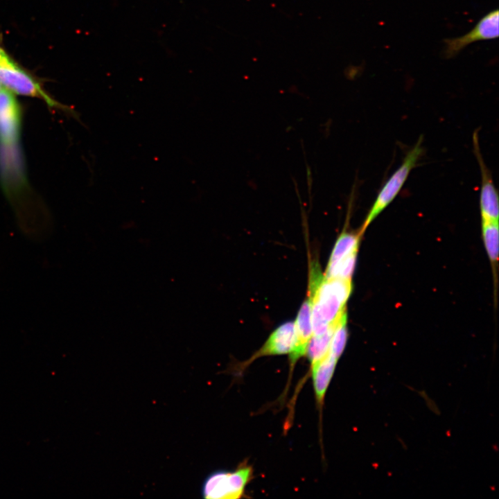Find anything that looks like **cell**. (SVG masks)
<instances>
[{
    "mask_svg": "<svg viewBox=\"0 0 499 499\" xmlns=\"http://www.w3.org/2000/svg\"><path fill=\"white\" fill-rule=\"evenodd\" d=\"M21 110L17 99L0 96V182L18 209L30 195L20 145Z\"/></svg>",
    "mask_w": 499,
    "mask_h": 499,
    "instance_id": "6da1fadb",
    "label": "cell"
},
{
    "mask_svg": "<svg viewBox=\"0 0 499 499\" xmlns=\"http://www.w3.org/2000/svg\"><path fill=\"white\" fill-rule=\"evenodd\" d=\"M352 291L351 279H327L310 274L308 292L312 295L313 335L324 333L329 325L345 311V305Z\"/></svg>",
    "mask_w": 499,
    "mask_h": 499,
    "instance_id": "7a4b0ae2",
    "label": "cell"
},
{
    "mask_svg": "<svg viewBox=\"0 0 499 499\" xmlns=\"http://www.w3.org/2000/svg\"><path fill=\"white\" fill-rule=\"evenodd\" d=\"M422 141V138L419 139L417 143L408 152L401 165L379 190L361 227L360 234L365 231L369 224L396 198L402 189L410 172L416 166L423 154Z\"/></svg>",
    "mask_w": 499,
    "mask_h": 499,
    "instance_id": "3957f363",
    "label": "cell"
},
{
    "mask_svg": "<svg viewBox=\"0 0 499 499\" xmlns=\"http://www.w3.org/2000/svg\"><path fill=\"white\" fill-rule=\"evenodd\" d=\"M252 468L248 465L241 466L232 471H215L204 479L202 495L206 499L241 498L246 485L252 478Z\"/></svg>",
    "mask_w": 499,
    "mask_h": 499,
    "instance_id": "277c9868",
    "label": "cell"
},
{
    "mask_svg": "<svg viewBox=\"0 0 499 499\" xmlns=\"http://www.w3.org/2000/svg\"><path fill=\"white\" fill-rule=\"evenodd\" d=\"M0 85L14 95L37 98L51 107H62L44 90L30 73L10 58L0 60Z\"/></svg>",
    "mask_w": 499,
    "mask_h": 499,
    "instance_id": "5b68a950",
    "label": "cell"
},
{
    "mask_svg": "<svg viewBox=\"0 0 499 499\" xmlns=\"http://www.w3.org/2000/svg\"><path fill=\"white\" fill-rule=\"evenodd\" d=\"M498 10L484 15L475 26L466 34L444 40V57L451 58L457 55L469 44L480 40L496 39L498 37Z\"/></svg>",
    "mask_w": 499,
    "mask_h": 499,
    "instance_id": "8992f818",
    "label": "cell"
},
{
    "mask_svg": "<svg viewBox=\"0 0 499 499\" xmlns=\"http://www.w3.org/2000/svg\"><path fill=\"white\" fill-rule=\"evenodd\" d=\"M473 149L477 158L481 174V189L480 193V207L482 220L498 221V196L493 184L491 173L482 156L478 132L473 134Z\"/></svg>",
    "mask_w": 499,
    "mask_h": 499,
    "instance_id": "52a82bcc",
    "label": "cell"
},
{
    "mask_svg": "<svg viewBox=\"0 0 499 499\" xmlns=\"http://www.w3.org/2000/svg\"><path fill=\"white\" fill-rule=\"evenodd\" d=\"M312 295L308 292L306 300L303 302L295 323V343L290 354L292 365L306 355L308 342L313 335L312 328Z\"/></svg>",
    "mask_w": 499,
    "mask_h": 499,
    "instance_id": "ba28073f",
    "label": "cell"
},
{
    "mask_svg": "<svg viewBox=\"0 0 499 499\" xmlns=\"http://www.w3.org/2000/svg\"><path fill=\"white\" fill-rule=\"evenodd\" d=\"M295 323L286 322L277 328L250 360L264 356L290 353L295 343Z\"/></svg>",
    "mask_w": 499,
    "mask_h": 499,
    "instance_id": "9c48e42d",
    "label": "cell"
},
{
    "mask_svg": "<svg viewBox=\"0 0 499 499\" xmlns=\"http://www.w3.org/2000/svg\"><path fill=\"white\" fill-rule=\"evenodd\" d=\"M338 359L329 352L317 363L311 366L313 387L317 402L322 405L333 377Z\"/></svg>",
    "mask_w": 499,
    "mask_h": 499,
    "instance_id": "30bf717a",
    "label": "cell"
},
{
    "mask_svg": "<svg viewBox=\"0 0 499 499\" xmlns=\"http://www.w3.org/2000/svg\"><path fill=\"white\" fill-rule=\"evenodd\" d=\"M340 317L330 324L324 333L319 335H312L306 353L311 366L320 361L329 352L331 338Z\"/></svg>",
    "mask_w": 499,
    "mask_h": 499,
    "instance_id": "8fae6325",
    "label": "cell"
},
{
    "mask_svg": "<svg viewBox=\"0 0 499 499\" xmlns=\"http://www.w3.org/2000/svg\"><path fill=\"white\" fill-rule=\"evenodd\" d=\"M360 232L358 234L343 232L337 240L326 268H330L352 252H357Z\"/></svg>",
    "mask_w": 499,
    "mask_h": 499,
    "instance_id": "7c38bea8",
    "label": "cell"
},
{
    "mask_svg": "<svg viewBox=\"0 0 499 499\" xmlns=\"http://www.w3.org/2000/svg\"><path fill=\"white\" fill-rule=\"evenodd\" d=\"M482 227L489 258L493 267L496 268L498 259V221L482 220Z\"/></svg>",
    "mask_w": 499,
    "mask_h": 499,
    "instance_id": "4fadbf2b",
    "label": "cell"
},
{
    "mask_svg": "<svg viewBox=\"0 0 499 499\" xmlns=\"http://www.w3.org/2000/svg\"><path fill=\"white\" fill-rule=\"evenodd\" d=\"M347 313L344 311L338 322L331 340L329 352L338 360L342 355L347 340Z\"/></svg>",
    "mask_w": 499,
    "mask_h": 499,
    "instance_id": "5bb4252c",
    "label": "cell"
},
{
    "mask_svg": "<svg viewBox=\"0 0 499 499\" xmlns=\"http://www.w3.org/2000/svg\"><path fill=\"white\" fill-rule=\"evenodd\" d=\"M357 252H352L330 268H326L324 277L351 279L353 274Z\"/></svg>",
    "mask_w": 499,
    "mask_h": 499,
    "instance_id": "9a60e30c",
    "label": "cell"
},
{
    "mask_svg": "<svg viewBox=\"0 0 499 499\" xmlns=\"http://www.w3.org/2000/svg\"><path fill=\"white\" fill-rule=\"evenodd\" d=\"M10 58L8 54L6 51L0 46V60H3Z\"/></svg>",
    "mask_w": 499,
    "mask_h": 499,
    "instance_id": "2e32d148",
    "label": "cell"
},
{
    "mask_svg": "<svg viewBox=\"0 0 499 499\" xmlns=\"http://www.w3.org/2000/svg\"><path fill=\"white\" fill-rule=\"evenodd\" d=\"M2 89V87H1V85H0V89Z\"/></svg>",
    "mask_w": 499,
    "mask_h": 499,
    "instance_id": "e0dca14e",
    "label": "cell"
}]
</instances>
